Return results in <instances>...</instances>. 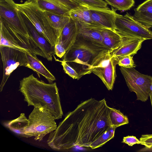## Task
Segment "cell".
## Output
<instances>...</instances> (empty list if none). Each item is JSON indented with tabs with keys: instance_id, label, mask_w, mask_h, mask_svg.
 <instances>
[{
	"instance_id": "23",
	"label": "cell",
	"mask_w": 152,
	"mask_h": 152,
	"mask_svg": "<svg viewBox=\"0 0 152 152\" xmlns=\"http://www.w3.org/2000/svg\"><path fill=\"white\" fill-rule=\"evenodd\" d=\"M109 118L111 126L116 128L129 123L127 117L119 110L110 107Z\"/></svg>"
},
{
	"instance_id": "26",
	"label": "cell",
	"mask_w": 152,
	"mask_h": 152,
	"mask_svg": "<svg viewBox=\"0 0 152 152\" xmlns=\"http://www.w3.org/2000/svg\"><path fill=\"white\" fill-rule=\"evenodd\" d=\"M133 18L148 28H152V14L134 10Z\"/></svg>"
},
{
	"instance_id": "10",
	"label": "cell",
	"mask_w": 152,
	"mask_h": 152,
	"mask_svg": "<svg viewBox=\"0 0 152 152\" xmlns=\"http://www.w3.org/2000/svg\"><path fill=\"white\" fill-rule=\"evenodd\" d=\"M39 8L58 15L69 16L71 10L81 5L72 0H35Z\"/></svg>"
},
{
	"instance_id": "4",
	"label": "cell",
	"mask_w": 152,
	"mask_h": 152,
	"mask_svg": "<svg viewBox=\"0 0 152 152\" xmlns=\"http://www.w3.org/2000/svg\"><path fill=\"white\" fill-rule=\"evenodd\" d=\"M18 10L31 22L37 31L55 47L60 35L53 28L44 12L38 6L35 0H27L23 4H17Z\"/></svg>"
},
{
	"instance_id": "16",
	"label": "cell",
	"mask_w": 152,
	"mask_h": 152,
	"mask_svg": "<svg viewBox=\"0 0 152 152\" xmlns=\"http://www.w3.org/2000/svg\"><path fill=\"white\" fill-rule=\"evenodd\" d=\"M0 18V46L13 48L26 53H32L21 45L12 34L8 25L3 19Z\"/></svg>"
},
{
	"instance_id": "28",
	"label": "cell",
	"mask_w": 152,
	"mask_h": 152,
	"mask_svg": "<svg viewBox=\"0 0 152 152\" xmlns=\"http://www.w3.org/2000/svg\"><path fill=\"white\" fill-rule=\"evenodd\" d=\"M132 56L124 57L120 59L118 64L121 67L126 68H131L136 67Z\"/></svg>"
},
{
	"instance_id": "27",
	"label": "cell",
	"mask_w": 152,
	"mask_h": 152,
	"mask_svg": "<svg viewBox=\"0 0 152 152\" xmlns=\"http://www.w3.org/2000/svg\"><path fill=\"white\" fill-rule=\"evenodd\" d=\"M81 5L97 8H108L107 4L102 0H72Z\"/></svg>"
},
{
	"instance_id": "5",
	"label": "cell",
	"mask_w": 152,
	"mask_h": 152,
	"mask_svg": "<svg viewBox=\"0 0 152 152\" xmlns=\"http://www.w3.org/2000/svg\"><path fill=\"white\" fill-rule=\"evenodd\" d=\"M28 119L29 135L30 137H34L35 140L41 141L57 127L53 117L42 108L34 107Z\"/></svg>"
},
{
	"instance_id": "7",
	"label": "cell",
	"mask_w": 152,
	"mask_h": 152,
	"mask_svg": "<svg viewBox=\"0 0 152 152\" xmlns=\"http://www.w3.org/2000/svg\"><path fill=\"white\" fill-rule=\"evenodd\" d=\"M115 28L124 36L144 40L152 39V31L135 19L128 12L124 15L116 13Z\"/></svg>"
},
{
	"instance_id": "25",
	"label": "cell",
	"mask_w": 152,
	"mask_h": 152,
	"mask_svg": "<svg viewBox=\"0 0 152 152\" xmlns=\"http://www.w3.org/2000/svg\"><path fill=\"white\" fill-rule=\"evenodd\" d=\"M115 10L122 11L129 10L134 6V0H104Z\"/></svg>"
},
{
	"instance_id": "1",
	"label": "cell",
	"mask_w": 152,
	"mask_h": 152,
	"mask_svg": "<svg viewBox=\"0 0 152 152\" xmlns=\"http://www.w3.org/2000/svg\"><path fill=\"white\" fill-rule=\"evenodd\" d=\"M111 126L109 107L105 99L98 101L91 98L81 102L66 115L56 129L50 134L47 144L59 151L90 147Z\"/></svg>"
},
{
	"instance_id": "35",
	"label": "cell",
	"mask_w": 152,
	"mask_h": 152,
	"mask_svg": "<svg viewBox=\"0 0 152 152\" xmlns=\"http://www.w3.org/2000/svg\"><path fill=\"white\" fill-rule=\"evenodd\" d=\"M149 96H150L151 102V107H152V88L150 92Z\"/></svg>"
},
{
	"instance_id": "13",
	"label": "cell",
	"mask_w": 152,
	"mask_h": 152,
	"mask_svg": "<svg viewBox=\"0 0 152 152\" xmlns=\"http://www.w3.org/2000/svg\"><path fill=\"white\" fill-rule=\"evenodd\" d=\"M92 21L98 26L114 30L116 10L110 8H97L89 7Z\"/></svg>"
},
{
	"instance_id": "19",
	"label": "cell",
	"mask_w": 152,
	"mask_h": 152,
	"mask_svg": "<svg viewBox=\"0 0 152 152\" xmlns=\"http://www.w3.org/2000/svg\"><path fill=\"white\" fill-rule=\"evenodd\" d=\"M27 63L26 67L30 68L37 74L39 77L40 75L43 76L49 83H51L56 80L55 76L44 65L42 61L34 53H26Z\"/></svg>"
},
{
	"instance_id": "29",
	"label": "cell",
	"mask_w": 152,
	"mask_h": 152,
	"mask_svg": "<svg viewBox=\"0 0 152 152\" xmlns=\"http://www.w3.org/2000/svg\"><path fill=\"white\" fill-rule=\"evenodd\" d=\"M58 61L61 62V65H62L63 70L65 73L73 79L78 80L79 79L78 73L66 62L63 60L61 61L59 60Z\"/></svg>"
},
{
	"instance_id": "8",
	"label": "cell",
	"mask_w": 152,
	"mask_h": 152,
	"mask_svg": "<svg viewBox=\"0 0 152 152\" xmlns=\"http://www.w3.org/2000/svg\"><path fill=\"white\" fill-rule=\"evenodd\" d=\"M0 52L3 67L0 86V91L1 92L12 72L18 67H26L27 58L26 53L9 47L0 46Z\"/></svg>"
},
{
	"instance_id": "32",
	"label": "cell",
	"mask_w": 152,
	"mask_h": 152,
	"mask_svg": "<svg viewBox=\"0 0 152 152\" xmlns=\"http://www.w3.org/2000/svg\"><path fill=\"white\" fill-rule=\"evenodd\" d=\"M122 142L132 146L135 144H140V141L136 137L133 136H128L123 137Z\"/></svg>"
},
{
	"instance_id": "12",
	"label": "cell",
	"mask_w": 152,
	"mask_h": 152,
	"mask_svg": "<svg viewBox=\"0 0 152 152\" xmlns=\"http://www.w3.org/2000/svg\"><path fill=\"white\" fill-rule=\"evenodd\" d=\"M144 41L138 38L123 36V39L119 45L110 50L112 56L119 61L124 57L134 55L141 48Z\"/></svg>"
},
{
	"instance_id": "15",
	"label": "cell",
	"mask_w": 152,
	"mask_h": 152,
	"mask_svg": "<svg viewBox=\"0 0 152 152\" xmlns=\"http://www.w3.org/2000/svg\"><path fill=\"white\" fill-rule=\"evenodd\" d=\"M78 33L77 23L70 17L69 22L62 31L57 43L61 44L66 51L76 42Z\"/></svg>"
},
{
	"instance_id": "11",
	"label": "cell",
	"mask_w": 152,
	"mask_h": 152,
	"mask_svg": "<svg viewBox=\"0 0 152 152\" xmlns=\"http://www.w3.org/2000/svg\"><path fill=\"white\" fill-rule=\"evenodd\" d=\"M20 12L27 27L29 36L33 39L47 56V60L48 61H52V56L56 54L55 47L39 33L28 19Z\"/></svg>"
},
{
	"instance_id": "18",
	"label": "cell",
	"mask_w": 152,
	"mask_h": 152,
	"mask_svg": "<svg viewBox=\"0 0 152 152\" xmlns=\"http://www.w3.org/2000/svg\"><path fill=\"white\" fill-rule=\"evenodd\" d=\"M3 125L19 136L30 137L28 132V120L23 113H21L19 117L15 119L4 122Z\"/></svg>"
},
{
	"instance_id": "9",
	"label": "cell",
	"mask_w": 152,
	"mask_h": 152,
	"mask_svg": "<svg viewBox=\"0 0 152 152\" xmlns=\"http://www.w3.org/2000/svg\"><path fill=\"white\" fill-rule=\"evenodd\" d=\"M0 18L14 31L29 37L28 29L18 9L17 4L13 0H0Z\"/></svg>"
},
{
	"instance_id": "24",
	"label": "cell",
	"mask_w": 152,
	"mask_h": 152,
	"mask_svg": "<svg viewBox=\"0 0 152 152\" xmlns=\"http://www.w3.org/2000/svg\"><path fill=\"white\" fill-rule=\"evenodd\" d=\"M116 128L111 126L92 143L90 147L92 149H94L103 146L107 142L113 138Z\"/></svg>"
},
{
	"instance_id": "30",
	"label": "cell",
	"mask_w": 152,
	"mask_h": 152,
	"mask_svg": "<svg viewBox=\"0 0 152 152\" xmlns=\"http://www.w3.org/2000/svg\"><path fill=\"white\" fill-rule=\"evenodd\" d=\"M134 10L152 14V0H146L139 5Z\"/></svg>"
},
{
	"instance_id": "22",
	"label": "cell",
	"mask_w": 152,
	"mask_h": 152,
	"mask_svg": "<svg viewBox=\"0 0 152 152\" xmlns=\"http://www.w3.org/2000/svg\"><path fill=\"white\" fill-rule=\"evenodd\" d=\"M44 12L51 26L58 31L60 34L69 22L70 17L61 15L48 11Z\"/></svg>"
},
{
	"instance_id": "31",
	"label": "cell",
	"mask_w": 152,
	"mask_h": 152,
	"mask_svg": "<svg viewBox=\"0 0 152 152\" xmlns=\"http://www.w3.org/2000/svg\"><path fill=\"white\" fill-rule=\"evenodd\" d=\"M140 140V144L149 148L152 145V134L142 135Z\"/></svg>"
},
{
	"instance_id": "2",
	"label": "cell",
	"mask_w": 152,
	"mask_h": 152,
	"mask_svg": "<svg viewBox=\"0 0 152 152\" xmlns=\"http://www.w3.org/2000/svg\"><path fill=\"white\" fill-rule=\"evenodd\" d=\"M19 91L28 106L42 108L55 120L62 118L63 113L56 82L47 83L31 74L20 80Z\"/></svg>"
},
{
	"instance_id": "14",
	"label": "cell",
	"mask_w": 152,
	"mask_h": 152,
	"mask_svg": "<svg viewBox=\"0 0 152 152\" xmlns=\"http://www.w3.org/2000/svg\"><path fill=\"white\" fill-rule=\"evenodd\" d=\"M118 61L112 56L109 64L104 66L93 68L92 72L102 80L109 90L113 88L116 77L115 68Z\"/></svg>"
},
{
	"instance_id": "34",
	"label": "cell",
	"mask_w": 152,
	"mask_h": 152,
	"mask_svg": "<svg viewBox=\"0 0 152 152\" xmlns=\"http://www.w3.org/2000/svg\"><path fill=\"white\" fill-rule=\"evenodd\" d=\"M138 152H152V145L148 148L145 146L144 148L138 151Z\"/></svg>"
},
{
	"instance_id": "17",
	"label": "cell",
	"mask_w": 152,
	"mask_h": 152,
	"mask_svg": "<svg viewBox=\"0 0 152 152\" xmlns=\"http://www.w3.org/2000/svg\"><path fill=\"white\" fill-rule=\"evenodd\" d=\"M78 27V37L94 44L105 48L103 45L101 33L102 28L104 27L83 26L79 24Z\"/></svg>"
},
{
	"instance_id": "21",
	"label": "cell",
	"mask_w": 152,
	"mask_h": 152,
	"mask_svg": "<svg viewBox=\"0 0 152 152\" xmlns=\"http://www.w3.org/2000/svg\"><path fill=\"white\" fill-rule=\"evenodd\" d=\"M101 33L105 48L110 50L117 47L123 38V36L115 30L103 28L101 29Z\"/></svg>"
},
{
	"instance_id": "20",
	"label": "cell",
	"mask_w": 152,
	"mask_h": 152,
	"mask_svg": "<svg viewBox=\"0 0 152 152\" xmlns=\"http://www.w3.org/2000/svg\"><path fill=\"white\" fill-rule=\"evenodd\" d=\"M69 15L70 17L75 21L79 25L100 27L92 21L88 6L81 5L69 11Z\"/></svg>"
},
{
	"instance_id": "3",
	"label": "cell",
	"mask_w": 152,
	"mask_h": 152,
	"mask_svg": "<svg viewBox=\"0 0 152 152\" xmlns=\"http://www.w3.org/2000/svg\"><path fill=\"white\" fill-rule=\"evenodd\" d=\"M105 49L78 36L74 45L66 51L63 61L77 71L80 78L92 72L91 65L93 59Z\"/></svg>"
},
{
	"instance_id": "6",
	"label": "cell",
	"mask_w": 152,
	"mask_h": 152,
	"mask_svg": "<svg viewBox=\"0 0 152 152\" xmlns=\"http://www.w3.org/2000/svg\"><path fill=\"white\" fill-rule=\"evenodd\" d=\"M120 69L129 91L135 93L137 100L145 102L152 88V77L142 74L134 68L121 67Z\"/></svg>"
},
{
	"instance_id": "33",
	"label": "cell",
	"mask_w": 152,
	"mask_h": 152,
	"mask_svg": "<svg viewBox=\"0 0 152 152\" xmlns=\"http://www.w3.org/2000/svg\"><path fill=\"white\" fill-rule=\"evenodd\" d=\"M56 55L60 58L63 57L66 51L62 45L58 42L55 46Z\"/></svg>"
}]
</instances>
